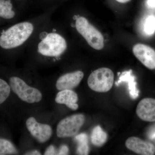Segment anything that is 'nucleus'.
Segmentation results:
<instances>
[{"label":"nucleus","instance_id":"1","mask_svg":"<svg viewBox=\"0 0 155 155\" xmlns=\"http://www.w3.org/2000/svg\"><path fill=\"white\" fill-rule=\"evenodd\" d=\"M34 27L28 22H19L2 32L0 36V46L5 49L18 47L27 41L33 33Z\"/></svg>","mask_w":155,"mask_h":155},{"label":"nucleus","instance_id":"2","mask_svg":"<svg viewBox=\"0 0 155 155\" xmlns=\"http://www.w3.org/2000/svg\"><path fill=\"white\" fill-rule=\"evenodd\" d=\"M67 46V41L62 35L56 32H50L39 43L38 51L46 57H58L66 51Z\"/></svg>","mask_w":155,"mask_h":155},{"label":"nucleus","instance_id":"3","mask_svg":"<svg viewBox=\"0 0 155 155\" xmlns=\"http://www.w3.org/2000/svg\"><path fill=\"white\" fill-rule=\"evenodd\" d=\"M8 83L12 92L20 100L29 104L38 103L42 98L41 93L35 87L28 85L25 81L17 76H11Z\"/></svg>","mask_w":155,"mask_h":155},{"label":"nucleus","instance_id":"4","mask_svg":"<svg viewBox=\"0 0 155 155\" xmlns=\"http://www.w3.org/2000/svg\"><path fill=\"white\" fill-rule=\"evenodd\" d=\"M76 30L94 49L101 50L104 47V38L102 34L87 19L83 17H79L75 20Z\"/></svg>","mask_w":155,"mask_h":155},{"label":"nucleus","instance_id":"5","mask_svg":"<svg viewBox=\"0 0 155 155\" xmlns=\"http://www.w3.org/2000/svg\"><path fill=\"white\" fill-rule=\"evenodd\" d=\"M114 78V73L112 70L103 67L92 72L87 79V84L90 88L94 91L107 92L112 88Z\"/></svg>","mask_w":155,"mask_h":155},{"label":"nucleus","instance_id":"6","mask_svg":"<svg viewBox=\"0 0 155 155\" xmlns=\"http://www.w3.org/2000/svg\"><path fill=\"white\" fill-rule=\"evenodd\" d=\"M85 120V116L82 114H74L62 119L57 126V136L64 138L75 136L83 126Z\"/></svg>","mask_w":155,"mask_h":155},{"label":"nucleus","instance_id":"7","mask_svg":"<svg viewBox=\"0 0 155 155\" xmlns=\"http://www.w3.org/2000/svg\"><path fill=\"white\" fill-rule=\"evenodd\" d=\"M26 126L31 134L40 143L48 141L52 135V129L49 125L39 123L34 117L27 119Z\"/></svg>","mask_w":155,"mask_h":155},{"label":"nucleus","instance_id":"8","mask_svg":"<svg viewBox=\"0 0 155 155\" xmlns=\"http://www.w3.org/2000/svg\"><path fill=\"white\" fill-rule=\"evenodd\" d=\"M134 54L140 62L150 69H155V51L147 45L138 44L133 48Z\"/></svg>","mask_w":155,"mask_h":155},{"label":"nucleus","instance_id":"9","mask_svg":"<svg viewBox=\"0 0 155 155\" xmlns=\"http://www.w3.org/2000/svg\"><path fill=\"white\" fill-rule=\"evenodd\" d=\"M125 146L128 149L139 154L153 155L155 153L153 144L136 137L127 139L125 142Z\"/></svg>","mask_w":155,"mask_h":155},{"label":"nucleus","instance_id":"10","mask_svg":"<svg viewBox=\"0 0 155 155\" xmlns=\"http://www.w3.org/2000/svg\"><path fill=\"white\" fill-rule=\"evenodd\" d=\"M84 74L82 71L69 72L59 77L56 84V88L59 91L72 90L78 86L83 79Z\"/></svg>","mask_w":155,"mask_h":155},{"label":"nucleus","instance_id":"11","mask_svg":"<svg viewBox=\"0 0 155 155\" xmlns=\"http://www.w3.org/2000/svg\"><path fill=\"white\" fill-rule=\"evenodd\" d=\"M139 118L145 122H155V99L145 98L140 101L136 108Z\"/></svg>","mask_w":155,"mask_h":155},{"label":"nucleus","instance_id":"12","mask_svg":"<svg viewBox=\"0 0 155 155\" xmlns=\"http://www.w3.org/2000/svg\"><path fill=\"white\" fill-rule=\"evenodd\" d=\"M78 100V96L75 92L72 90L67 89L59 92L55 101L58 104H65L69 109L76 110L78 108L77 104Z\"/></svg>","mask_w":155,"mask_h":155},{"label":"nucleus","instance_id":"13","mask_svg":"<svg viewBox=\"0 0 155 155\" xmlns=\"http://www.w3.org/2000/svg\"><path fill=\"white\" fill-rule=\"evenodd\" d=\"M122 82H126L128 85V89L130 97L133 99L138 97L139 91L137 88V83L135 80V77L132 74V70L125 71L120 74L119 80L115 82L116 86H119Z\"/></svg>","mask_w":155,"mask_h":155},{"label":"nucleus","instance_id":"14","mask_svg":"<svg viewBox=\"0 0 155 155\" xmlns=\"http://www.w3.org/2000/svg\"><path fill=\"white\" fill-rule=\"evenodd\" d=\"M107 139V134L99 125L96 126L92 131V143L96 147H101Z\"/></svg>","mask_w":155,"mask_h":155},{"label":"nucleus","instance_id":"15","mask_svg":"<svg viewBox=\"0 0 155 155\" xmlns=\"http://www.w3.org/2000/svg\"><path fill=\"white\" fill-rule=\"evenodd\" d=\"M18 151L10 140L0 137V155H16Z\"/></svg>","mask_w":155,"mask_h":155},{"label":"nucleus","instance_id":"16","mask_svg":"<svg viewBox=\"0 0 155 155\" xmlns=\"http://www.w3.org/2000/svg\"><path fill=\"white\" fill-rule=\"evenodd\" d=\"M75 140L77 142V153L78 155H88L89 151L88 137L86 134L81 133L76 135Z\"/></svg>","mask_w":155,"mask_h":155},{"label":"nucleus","instance_id":"17","mask_svg":"<svg viewBox=\"0 0 155 155\" xmlns=\"http://www.w3.org/2000/svg\"><path fill=\"white\" fill-rule=\"evenodd\" d=\"M15 15L11 0H0V17L11 19L14 18Z\"/></svg>","mask_w":155,"mask_h":155},{"label":"nucleus","instance_id":"18","mask_svg":"<svg viewBox=\"0 0 155 155\" xmlns=\"http://www.w3.org/2000/svg\"><path fill=\"white\" fill-rule=\"evenodd\" d=\"M12 92L8 82L0 78V106L7 102Z\"/></svg>","mask_w":155,"mask_h":155},{"label":"nucleus","instance_id":"19","mask_svg":"<svg viewBox=\"0 0 155 155\" xmlns=\"http://www.w3.org/2000/svg\"><path fill=\"white\" fill-rule=\"evenodd\" d=\"M143 31L146 35H151L155 32V16L151 15L148 16L145 20Z\"/></svg>","mask_w":155,"mask_h":155},{"label":"nucleus","instance_id":"20","mask_svg":"<svg viewBox=\"0 0 155 155\" xmlns=\"http://www.w3.org/2000/svg\"><path fill=\"white\" fill-rule=\"evenodd\" d=\"M58 152L56 150L55 147L53 145L50 146L46 150L45 152L44 155H58Z\"/></svg>","mask_w":155,"mask_h":155},{"label":"nucleus","instance_id":"21","mask_svg":"<svg viewBox=\"0 0 155 155\" xmlns=\"http://www.w3.org/2000/svg\"><path fill=\"white\" fill-rule=\"evenodd\" d=\"M69 151V149L68 147L66 145H63L61 146L59 148L58 155H67L68 154Z\"/></svg>","mask_w":155,"mask_h":155},{"label":"nucleus","instance_id":"22","mask_svg":"<svg viewBox=\"0 0 155 155\" xmlns=\"http://www.w3.org/2000/svg\"><path fill=\"white\" fill-rule=\"evenodd\" d=\"M147 5L149 8H155V0H147Z\"/></svg>","mask_w":155,"mask_h":155},{"label":"nucleus","instance_id":"23","mask_svg":"<svg viewBox=\"0 0 155 155\" xmlns=\"http://www.w3.org/2000/svg\"><path fill=\"white\" fill-rule=\"evenodd\" d=\"M148 136L150 139L153 140L155 139V127L150 130Z\"/></svg>","mask_w":155,"mask_h":155},{"label":"nucleus","instance_id":"24","mask_svg":"<svg viewBox=\"0 0 155 155\" xmlns=\"http://www.w3.org/2000/svg\"><path fill=\"white\" fill-rule=\"evenodd\" d=\"M41 154V153L39 152L37 150L28 152H27L25 154V155H40Z\"/></svg>","mask_w":155,"mask_h":155},{"label":"nucleus","instance_id":"25","mask_svg":"<svg viewBox=\"0 0 155 155\" xmlns=\"http://www.w3.org/2000/svg\"><path fill=\"white\" fill-rule=\"evenodd\" d=\"M117 2H119V3H125L128 2L130 0H116Z\"/></svg>","mask_w":155,"mask_h":155}]
</instances>
